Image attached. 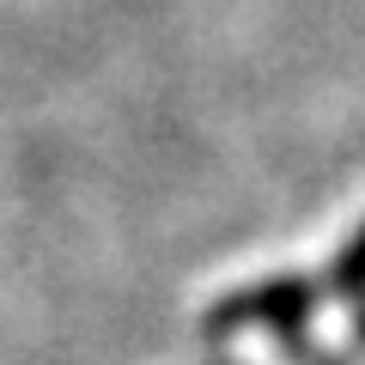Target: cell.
Segmentation results:
<instances>
[{
  "label": "cell",
  "mask_w": 365,
  "mask_h": 365,
  "mask_svg": "<svg viewBox=\"0 0 365 365\" xmlns=\"http://www.w3.org/2000/svg\"><path fill=\"white\" fill-rule=\"evenodd\" d=\"M323 287H317L311 274H274V280H250V287L225 292L220 304H207L201 317V335L207 341H232L244 329H268V335H287V329H304V317L317 311Z\"/></svg>",
  "instance_id": "obj_1"
},
{
  "label": "cell",
  "mask_w": 365,
  "mask_h": 365,
  "mask_svg": "<svg viewBox=\"0 0 365 365\" xmlns=\"http://www.w3.org/2000/svg\"><path fill=\"white\" fill-rule=\"evenodd\" d=\"M317 287H323V299H341V304L365 299V225L335 250V262H329V274L317 280Z\"/></svg>",
  "instance_id": "obj_2"
},
{
  "label": "cell",
  "mask_w": 365,
  "mask_h": 365,
  "mask_svg": "<svg viewBox=\"0 0 365 365\" xmlns=\"http://www.w3.org/2000/svg\"><path fill=\"white\" fill-rule=\"evenodd\" d=\"M274 341H280V359H287V365H347L341 353L317 347V341L304 335V329H287V335H274Z\"/></svg>",
  "instance_id": "obj_3"
},
{
  "label": "cell",
  "mask_w": 365,
  "mask_h": 365,
  "mask_svg": "<svg viewBox=\"0 0 365 365\" xmlns=\"http://www.w3.org/2000/svg\"><path fill=\"white\" fill-rule=\"evenodd\" d=\"M353 347L365 353V304H359V317H353Z\"/></svg>",
  "instance_id": "obj_4"
},
{
  "label": "cell",
  "mask_w": 365,
  "mask_h": 365,
  "mask_svg": "<svg viewBox=\"0 0 365 365\" xmlns=\"http://www.w3.org/2000/svg\"><path fill=\"white\" fill-rule=\"evenodd\" d=\"M213 365H237V359H213Z\"/></svg>",
  "instance_id": "obj_5"
}]
</instances>
